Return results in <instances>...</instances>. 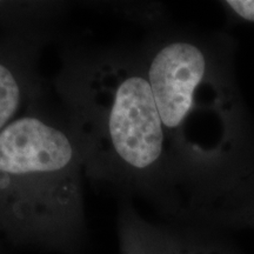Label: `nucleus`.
<instances>
[{"label": "nucleus", "mask_w": 254, "mask_h": 254, "mask_svg": "<svg viewBox=\"0 0 254 254\" xmlns=\"http://www.w3.org/2000/svg\"><path fill=\"white\" fill-rule=\"evenodd\" d=\"M225 34L152 28L139 52L179 183L180 221L234 228L254 195V126Z\"/></svg>", "instance_id": "1"}, {"label": "nucleus", "mask_w": 254, "mask_h": 254, "mask_svg": "<svg viewBox=\"0 0 254 254\" xmlns=\"http://www.w3.org/2000/svg\"><path fill=\"white\" fill-rule=\"evenodd\" d=\"M53 87L85 176L177 221L179 183L139 47H65Z\"/></svg>", "instance_id": "2"}, {"label": "nucleus", "mask_w": 254, "mask_h": 254, "mask_svg": "<svg viewBox=\"0 0 254 254\" xmlns=\"http://www.w3.org/2000/svg\"><path fill=\"white\" fill-rule=\"evenodd\" d=\"M84 160L65 114L44 99L0 132V236L15 246L80 254Z\"/></svg>", "instance_id": "3"}, {"label": "nucleus", "mask_w": 254, "mask_h": 254, "mask_svg": "<svg viewBox=\"0 0 254 254\" xmlns=\"http://www.w3.org/2000/svg\"><path fill=\"white\" fill-rule=\"evenodd\" d=\"M50 40L38 34H8L0 43V132L44 99L38 63Z\"/></svg>", "instance_id": "4"}, {"label": "nucleus", "mask_w": 254, "mask_h": 254, "mask_svg": "<svg viewBox=\"0 0 254 254\" xmlns=\"http://www.w3.org/2000/svg\"><path fill=\"white\" fill-rule=\"evenodd\" d=\"M219 231L186 222L159 225L160 254H240Z\"/></svg>", "instance_id": "5"}, {"label": "nucleus", "mask_w": 254, "mask_h": 254, "mask_svg": "<svg viewBox=\"0 0 254 254\" xmlns=\"http://www.w3.org/2000/svg\"><path fill=\"white\" fill-rule=\"evenodd\" d=\"M118 238L120 254H160L159 225L142 218L128 200L120 205Z\"/></svg>", "instance_id": "6"}, {"label": "nucleus", "mask_w": 254, "mask_h": 254, "mask_svg": "<svg viewBox=\"0 0 254 254\" xmlns=\"http://www.w3.org/2000/svg\"><path fill=\"white\" fill-rule=\"evenodd\" d=\"M92 6L112 11L138 24L148 25L150 28H155L165 24L163 6L157 2L141 1H110V2H90Z\"/></svg>", "instance_id": "7"}, {"label": "nucleus", "mask_w": 254, "mask_h": 254, "mask_svg": "<svg viewBox=\"0 0 254 254\" xmlns=\"http://www.w3.org/2000/svg\"><path fill=\"white\" fill-rule=\"evenodd\" d=\"M220 4L233 20L254 24V0H227Z\"/></svg>", "instance_id": "8"}, {"label": "nucleus", "mask_w": 254, "mask_h": 254, "mask_svg": "<svg viewBox=\"0 0 254 254\" xmlns=\"http://www.w3.org/2000/svg\"><path fill=\"white\" fill-rule=\"evenodd\" d=\"M240 227H252L254 228V195L250 200L249 205L244 212L240 221Z\"/></svg>", "instance_id": "9"}, {"label": "nucleus", "mask_w": 254, "mask_h": 254, "mask_svg": "<svg viewBox=\"0 0 254 254\" xmlns=\"http://www.w3.org/2000/svg\"><path fill=\"white\" fill-rule=\"evenodd\" d=\"M0 254H4V252H2V247H1V243H0Z\"/></svg>", "instance_id": "10"}]
</instances>
